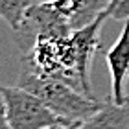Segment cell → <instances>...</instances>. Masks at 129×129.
Segmentation results:
<instances>
[{
	"label": "cell",
	"instance_id": "6",
	"mask_svg": "<svg viewBox=\"0 0 129 129\" xmlns=\"http://www.w3.org/2000/svg\"><path fill=\"white\" fill-rule=\"evenodd\" d=\"M72 30L89 26L105 11L109 0H48Z\"/></svg>",
	"mask_w": 129,
	"mask_h": 129
},
{
	"label": "cell",
	"instance_id": "3",
	"mask_svg": "<svg viewBox=\"0 0 129 129\" xmlns=\"http://www.w3.org/2000/svg\"><path fill=\"white\" fill-rule=\"evenodd\" d=\"M70 31L72 28L68 26V22L59 15V11L48 0H37L28 9L20 26L13 31V41L19 46L20 54H26L39 41L63 37Z\"/></svg>",
	"mask_w": 129,
	"mask_h": 129
},
{
	"label": "cell",
	"instance_id": "4",
	"mask_svg": "<svg viewBox=\"0 0 129 129\" xmlns=\"http://www.w3.org/2000/svg\"><path fill=\"white\" fill-rule=\"evenodd\" d=\"M0 92L6 100L8 120L11 129H46L50 125L64 122L54 111H50L35 94L19 85H0Z\"/></svg>",
	"mask_w": 129,
	"mask_h": 129
},
{
	"label": "cell",
	"instance_id": "1",
	"mask_svg": "<svg viewBox=\"0 0 129 129\" xmlns=\"http://www.w3.org/2000/svg\"><path fill=\"white\" fill-rule=\"evenodd\" d=\"M105 20L107 15L103 11L89 26L72 30L63 37L39 41L30 52L20 54V63L39 74L64 81L85 96L96 98L90 83V67L102 46L100 31Z\"/></svg>",
	"mask_w": 129,
	"mask_h": 129
},
{
	"label": "cell",
	"instance_id": "2",
	"mask_svg": "<svg viewBox=\"0 0 129 129\" xmlns=\"http://www.w3.org/2000/svg\"><path fill=\"white\" fill-rule=\"evenodd\" d=\"M17 85L35 94L50 111H54L64 122H83L90 114H94L105 102V100L81 94L64 81L39 74L24 63H20L19 67Z\"/></svg>",
	"mask_w": 129,
	"mask_h": 129
},
{
	"label": "cell",
	"instance_id": "7",
	"mask_svg": "<svg viewBox=\"0 0 129 129\" xmlns=\"http://www.w3.org/2000/svg\"><path fill=\"white\" fill-rule=\"evenodd\" d=\"M78 129H129V102L118 105L111 96L105 98L102 107L85 118Z\"/></svg>",
	"mask_w": 129,
	"mask_h": 129
},
{
	"label": "cell",
	"instance_id": "9",
	"mask_svg": "<svg viewBox=\"0 0 129 129\" xmlns=\"http://www.w3.org/2000/svg\"><path fill=\"white\" fill-rule=\"evenodd\" d=\"M107 19L125 22L129 19V0H109L107 8H105Z\"/></svg>",
	"mask_w": 129,
	"mask_h": 129
},
{
	"label": "cell",
	"instance_id": "11",
	"mask_svg": "<svg viewBox=\"0 0 129 129\" xmlns=\"http://www.w3.org/2000/svg\"><path fill=\"white\" fill-rule=\"evenodd\" d=\"M81 122H63V124H55V125H50L46 129H78V125Z\"/></svg>",
	"mask_w": 129,
	"mask_h": 129
},
{
	"label": "cell",
	"instance_id": "10",
	"mask_svg": "<svg viewBox=\"0 0 129 129\" xmlns=\"http://www.w3.org/2000/svg\"><path fill=\"white\" fill-rule=\"evenodd\" d=\"M0 129H11L9 120H8V107H6V100L0 92Z\"/></svg>",
	"mask_w": 129,
	"mask_h": 129
},
{
	"label": "cell",
	"instance_id": "8",
	"mask_svg": "<svg viewBox=\"0 0 129 129\" xmlns=\"http://www.w3.org/2000/svg\"><path fill=\"white\" fill-rule=\"evenodd\" d=\"M35 2L37 0H0V19L15 31Z\"/></svg>",
	"mask_w": 129,
	"mask_h": 129
},
{
	"label": "cell",
	"instance_id": "5",
	"mask_svg": "<svg viewBox=\"0 0 129 129\" xmlns=\"http://www.w3.org/2000/svg\"><path fill=\"white\" fill-rule=\"evenodd\" d=\"M105 63H107L111 74V100L114 103H127L129 102V19L124 22V28L116 39V43L105 52Z\"/></svg>",
	"mask_w": 129,
	"mask_h": 129
}]
</instances>
